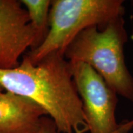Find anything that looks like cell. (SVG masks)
<instances>
[{
	"mask_svg": "<svg viewBox=\"0 0 133 133\" xmlns=\"http://www.w3.org/2000/svg\"><path fill=\"white\" fill-rule=\"evenodd\" d=\"M48 113L33 100L5 91L0 95V133H37Z\"/></svg>",
	"mask_w": 133,
	"mask_h": 133,
	"instance_id": "obj_6",
	"label": "cell"
},
{
	"mask_svg": "<svg viewBox=\"0 0 133 133\" xmlns=\"http://www.w3.org/2000/svg\"><path fill=\"white\" fill-rule=\"evenodd\" d=\"M37 133H59L56 125L50 118L44 116L42 119L41 127Z\"/></svg>",
	"mask_w": 133,
	"mask_h": 133,
	"instance_id": "obj_8",
	"label": "cell"
},
{
	"mask_svg": "<svg viewBox=\"0 0 133 133\" xmlns=\"http://www.w3.org/2000/svg\"><path fill=\"white\" fill-rule=\"evenodd\" d=\"M37 45V34L21 1L0 0V70L19 66L20 57Z\"/></svg>",
	"mask_w": 133,
	"mask_h": 133,
	"instance_id": "obj_5",
	"label": "cell"
},
{
	"mask_svg": "<svg viewBox=\"0 0 133 133\" xmlns=\"http://www.w3.org/2000/svg\"><path fill=\"white\" fill-rule=\"evenodd\" d=\"M70 64L89 132L128 133L133 127V120L118 124L117 94L90 66L81 62Z\"/></svg>",
	"mask_w": 133,
	"mask_h": 133,
	"instance_id": "obj_4",
	"label": "cell"
},
{
	"mask_svg": "<svg viewBox=\"0 0 133 133\" xmlns=\"http://www.w3.org/2000/svg\"><path fill=\"white\" fill-rule=\"evenodd\" d=\"M123 5L122 0H53L46 38L24 56L36 64L52 52L64 56L67 46L82 30L92 26L101 30L112 20L123 16Z\"/></svg>",
	"mask_w": 133,
	"mask_h": 133,
	"instance_id": "obj_3",
	"label": "cell"
},
{
	"mask_svg": "<svg viewBox=\"0 0 133 133\" xmlns=\"http://www.w3.org/2000/svg\"><path fill=\"white\" fill-rule=\"evenodd\" d=\"M5 91L33 100L46 111L59 133L89 132L71 65L59 52L33 64L24 56L14 69L0 70Z\"/></svg>",
	"mask_w": 133,
	"mask_h": 133,
	"instance_id": "obj_1",
	"label": "cell"
},
{
	"mask_svg": "<svg viewBox=\"0 0 133 133\" xmlns=\"http://www.w3.org/2000/svg\"><path fill=\"white\" fill-rule=\"evenodd\" d=\"M5 90H4V88L1 86V84H0V95L3 92H5Z\"/></svg>",
	"mask_w": 133,
	"mask_h": 133,
	"instance_id": "obj_9",
	"label": "cell"
},
{
	"mask_svg": "<svg viewBox=\"0 0 133 133\" xmlns=\"http://www.w3.org/2000/svg\"><path fill=\"white\" fill-rule=\"evenodd\" d=\"M123 16L100 30L92 26L79 33L66 48L64 57L90 66L117 95L133 102V77L125 62L127 41Z\"/></svg>",
	"mask_w": 133,
	"mask_h": 133,
	"instance_id": "obj_2",
	"label": "cell"
},
{
	"mask_svg": "<svg viewBox=\"0 0 133 133\" xmlns=\"http://www.w3.org/2000/svg\"><path fill=\"white\" fill-rule=\"evenodd\" d=\"M51 2L50 0L21 1L25 7L30 23L37 34V48L43 42L49 31V15Z\"/></svg>",
	"mask_w": 133,
	"mask_h": 133,
	"instance_id": "obj_7",
	"label": "cell"
}]
</instances>
